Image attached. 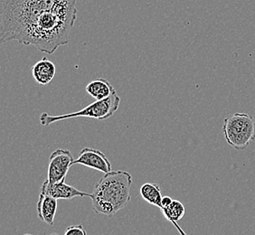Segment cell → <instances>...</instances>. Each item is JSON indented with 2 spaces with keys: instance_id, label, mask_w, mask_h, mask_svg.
I'll use <instances>...</instances> for the list:
<instances>
[{
  "instance_id": "6da1fadb",
  "label": "cell",
  "mask_w": 255,
  "mask_h": 235,
  "mask_svg": "<svg viewBox=\"0 0 255 235\" xmlns=\"http://www.w3.org/2000/svg\"><path fill=\"white\" fill-rule=\"evenodd\" d=\"M78 0H0V43L16 40L54 54L68 44Z\"/></svg>"
},
{
  "instance_id": "7a4b0ae2",
  "label": "cell",
  "mask_w": 255,
  "mask_h": 235,
  "mask_svg": "<svg viewBox=\"0 0 255 235\" xmlns=\"http://www.w3.org/2000/svg\"><path fill=\"white\" fill-rule=\"evenodd\" d=\"M132 176L127 171H111L105 174L94 186L91 199L96 214L113 216L130 201Z\"/></svg>"
},
{
  "instance_id": "3957f363",
  "label": "cell",
  "mask_w": 255,
  "mask_h": 235,
  "mask_svg": "<svg viewBox=\"0 0 255 235\" xmlns=\"http://www.w3.org/2000/svg\"><path fill=\"white\" fill-rule=\"evenodd\" d=\"M120 103L121 98L116 90L114 89L108 98L95 101L94 103H91L85 108L76 113H67L56 116H52L47 113H42L40 115V123L44 127H48L51 124L60 120L78 117L92 118L99 120H104L108 119L109 118L113 117V114L118 111Z\"/></svg>"
},
{
  "instance_id": "277c9868",
  "label": "cell",
  "mask_w": 255,
  "mask_h": 235,
  "mask_svg": "<svg viewBox=\"0 0 255 235\" xmlns=\"http://www.w3.org/2000/svg\"><path fill=\"white\" fill-rule=\"evenodd\" d=\"M223 132L226 142L243 150L255 140V118L247 113H235L225 118Z\"/></svg>"
},
{
  "instance_id": "5b68a950",
  "label": "cell",
  "mask_w": 255,
  "mask_h": 235,
  "mask_svg": "<svg viewBox=\"0 0 255 235\" xmlns=\"http://www.w3.org/2000/svg\"><path fill=\"white\" fill-rule=\"evenodd\" d=\"M74 157L69 150L58 148L49 157L47 181L52 184L64 182L70 167L74 165Z\"/></svg>"
},
{
  "instance_id": "8992f818",
  "label": "cell",
  "mask_w": 255,
  "mask_h": 235,
  "mask_svg": "<svg viewBox=\"0 0 255 235\" xmlns=\"http://www.w3.org/2000/svg\"><path fill=\"white\" fill-rule=\"evenodd\" d=\"M79 164L93 168L94 170L107 174L112 171V164L105 154L98 149L84 147L79 153V157L74 161V165Z\"/></svg>"
},
{
  "instance_id": "52a82bcc",
  "label": "cell",
  "mask_w": 255,
  "mask_h": 235,
  "mask_svg": "<svg viewBox=\"0 0 255 235\" xmlns=\"http://www.w3.org/2000/svg\"><path fill=\"white\" fill-rule=\"evenodd\" d=\"M40 193L53 196L56 199H65V200H70L75 197H85V196L91 197L92 196V194L80 191L77 188L67 185L64 182L52 184L47 180L43 183Z\"/></svg>"
},
{
  "instance_id": "ba28073f",
  "label": "cell",
  "mask_w": 255,
  "mask_h": 235,
  "mask_svg": "<svg viewBox=\"0 0 255 235\" xmlns=\"http://www.w3.org/2000/svg\"><path fill=\"white\" fill-rule=\"evenodd\" d=\"M57 200L58 199L53 196L40 193L39 199L36 206L37 215L40 220L48 226H54V217L58 207Z\"/></svg>"
},
{
  "instance_id": "9c48e42d",
  "label": "cell",
  "mask_w": 255,
  "mask_h": 235,
  "mask_svg": "<svg viewBox=\"0 0 255 235\" xmlns=\"http://www.w3.org/2000/svg\"><path fill=\"white\" fill-rule=\"evenodd\" d=\"M56 73V68L53 62L44 57L34 64L32 67V75L36 84L46 85L50 84Z\"/></svg>"
},
{
  "instance_id": "30bf717a",
  "label": "cell",
  "mask_w": 255,
  "mask_h": 235,
  "mask_svg": "<svg viewBox=\"0 0 255 235\" xmlns=\"http://www.w3.org/2000/svg\"><path fill=\"white\" fill-rule=\"evenodd\" d=\"M86 92L96 101L108 98L113 92V85L106 79H96L89 83L86 86Z\"/></svg>"
},
{
  "instance_id": "8fae6325",
  "label": "cell",
  "mask_w": 255,
  "mask_h": 235,
  "mask_svg": "<svg viewBox=\"0 0 255 235\" xmlns=\"http://www.w3.org/2000/svg\"><path fill=\"white\" fill-rule=\"evenodd\" d=\"M185 213H186L185 206L181 202L176 200V199H173L170 205H168L167 207L164 208V210L162 211V214L164 217L177 228L179 234L183 235H186V233L182 230L180 226L177 225V222L181 220L185 216Z\"/></svg>"
},
{
  "instance_id": "7c38bea8",
  "label": "cell",
  "mask_w": 255,
  "mask_h": 235,
  "mask_svg": "<svg viewBox=\"0 0 255 235\" xmlns=\"http://www.w3.org/2000/svg\"><path fill=\"white\" fill-rule=\"evenodd\" d=\"M140 195L143 199L148 204L157 206L160 211L162 210L161 188L159 185L153 183H146L140 187Z\"/></svg>"
},
{
  "instance_id": "4fadbf2b",
  "label": "cell",
  "mask_w": 255,
  "mask_h": 235,
  "mask_svg": "<svg viewBox=\"0 0 255 235\" xmlns=\"http://www.w3.org/2000/svg\"><path fill=\"white\" fill-rule=\"evenodd\" d=\"M86 235V231L84 230L83 226H69L64 232V235Z\"/></svg>"
},
{
  "instance_id": "5bb4252c",
  "label": "cell",
  "mask_w": 255,
  "mask_h": 235,
  "mask_svg": "<svg viewBox=\"0 0 255 235\" xmlns=\"http://www.w3.org/2000/svg\"><path fill=\"white\" fill-rule=\"evenodd\" d=\"M173 201V199H172L170 196H163L162 197V211L164 210V208L165 207H167L168 205H170V203Z\"/></svg>"
}]
</instances>
